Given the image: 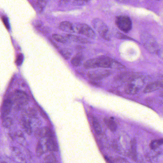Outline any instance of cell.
Wrapping results in <instances>:
<instances>
[{
  "label": "cell",
  "mask_w": 163,
  "mask_h": 163,
  "mask_svg": "<svg viewBox=\"0 0 163 163\" xmlns=\"http://www.w3.org/2000/svg\"><path fill=\"white\" fill-rule=\"evenodd\" d=\"M83 67L86 69L97 68L123 69L125 68V67L122 64L107 56H101L88 60L83 64Z\"/></svg>",
  "instance_id": "cell-1"
},
{
  "label": "cell",
  "mask_w": 163,
  "mask_h": 163,
  "mask_svg": "<svg viewBox=\"0 0 163 163\" xmlns=\"http://www.w3.org/2000/svg\"><path fill=\"white\" fill-rule=\"evenodd\" d=\"M140 38L143 45L145 49L150 53L156 55L160 45H159L156 39L147 32L142 33Z\"/></svg>",
  "instance_id": "cell-2"
},
{
  "label": "cell",
  "mask_w": 163,
  "mask_h": 163,
  "mask_svg": "<svg viewBox=\"0 0 163 163\" xmlns=\"http://www.w3.org/2000/svg\"><path fill=\"white\" fill-rule=\"evenodd\" d=\"M145 83V80L141 75L128 82L125 87V92L128 95L136 94L143 87Z\"/></svg>",
  "instance_id": "cell-3"
},
{
  "label": "cell",
  "mask_w": 163,
  "mask_h": 163,
  "mask_svg": "<svg viewBox=\"0 0 163 163\" xmlns=\"http://www.w3.org/2000/svg\"><path fill=\"white\" fill-rule=\"evenodd\" d=\"M92 23L93 28L97 30L102 37L106 40L110 39L108 27L102 20L98 18H95L93 20Z\"/></svg>",
  "instance_id": "cell-4"
},
{
  "label": "cell",
  "mask_w": 163,
  "mask_h": 163,
  "mask_svg": "<svg viewBox=\"0 0 163 163\" xmlns=\"http://www.w3.org/2000/svg\"><path fill=\"white\" fill-rule=\"evenodd\" d=\"M74 33L82 34L90 38H95V32L90 27L85 24H74Z\"/></svg>",
  "instance_id": "cell-5"
},
{
  "label": "cell",
  "mask_w": 163,
  "mask_h": 163,
  "mask_svg": "<svg viewBox=\"0 0 163 163\" xmlns=\"http://www.w3.org/2000/svg\"><path fill=\"white\" fill-rule=\"evenodd\" d=\"M116 23L119 29L125 33H128L132 29V21L129 17L126 15H120L117 17Z\"/></svg>",
  "instance_id": "cell-6"
},
{
  "label": "cell",
  "mask_w": 163,
  "mask_h": 163,
  "mask_svg": "<svg viewBox=\"0 0 163 163\" xmlns=\"http://www.w3.org/2000/svg\"><path fill=\"white\" fill-rule=\"evenodd\" d=\"M13 101L18 106H24L28 103V96L26 92L21 90H16L12 95Z\"/></svg>",
  "instance_id": "cell-7"
},
{
  "label": "cell",
  "mask_w": 163,
  "mask_h": 163,
  "mask_svg": "<svg viewBox=\"0 0 163 163\" xmlns=\"http://www.w3.org/2000/svg\"><path fill=\"white\" fill-rule=\"evenodd\" d=\"M111 72L109 70H98L89 72L88 76L92 80H100L109 76Z\"/></svg>",
  "instance_id": "cell-8"
},
{
  "label": "cell",
  "mask_w": 163,
  "mask_h": 163,
  "mask_svg": "<svg viewBox=\"0 0 163 163\" xmlns=\"http://www.w3.org/2000/svg\"><path fill=\"white\" fill-rule=\"evenodd\" d=\"M163 88V82L162 81H155L151 82L145 86L144 89V93H150L154 92Z\"/></svg>",
  "instance_id": "cell-9"
},
{
  "label": "cell",
  "mask_w": 163,
  "mask_h": 163,
  "mask_svg": "<svg viewBox=\"0 0 163 163\" xmlns=\"http://www.w3.org/2000/svg\"><path fill=\"white\" fill-rule=\"evenodd\" d=\"M12 106V101L11 99H6L3 101L2 108H1V116L2 117H8L9 114L10 113Z\"/></svg>",
  "instance_id": "cell-10"
},
{
  "label": "cell",
  "mask_w": 163,
  "mask_h": 163,
  "mask_svg": "<svg viewBox=\"0 0 163 163\" xmlns=\"http://www.w3.org/2000/svg\"><path fill=\"white\" fill-rule=\"evenodd\" d=\"M64 38L66 39L67 40L74 42L76 43H81V44H87V43H90V41L87 39L85 38L80 36H76V35H73V34H66Z\"/></svg>",
  "instance_id": "cell-11"
},
{
  "label": "cell",
  "mask_w": 163,
  "mask_h": 163,
  "mask_svg": "<svg viewBox=\"0 0 163 163\" xmlns=\"http://www.w3.org/2000/svg\"><path fill=\"white\" fill-rule=\"evenodd\" d=\"M36 135L41 138L46 137L48 138L54 137L52 131L48 127H45L39 129L36 132Z\"/></svg>",
  "instance_id": "cell-12"
},
{
  "label": "cell",
  "mask_w": 163,
  "mask_h": 163,
  "mask_svg": "<svg viewBox=\"0 0 163 163\" xmlns=\"http://www.w3.org/2000/svg\"><path fill=\"white\" fill-rule=\"evenodd\" d=\"M46 146L48 150L50 151L57 152L58 151V145L54 137L47 138Z\"/></svg>",
  "instance_id": "cell-13"
},
{
  "label": "cell",
  "mask_w": 163,
  "mask_h": 163,
  "mask_svg": "<svg viewBox=\"0 0 163 163\" xmlns=\"http://www.w3.org/2000/svg\"><path fill=\"white\" fill-rule=\"evenodd\" d=\"M59 28L64 31L69 33H74V24L68 21H64L61 23L59 25Z\"/></svg>",
  "instance_id": "cell-14"
},
{
  "label": "cell",
  "mask_w": 163,
  "mask_h": 163,
  "mask_svg": "<svg viewBox=\"0 0 163 163\" xmlns=\"http://www.w3.org/2000/svg\"><path fill=\"white\" fill-rule=\"evenodd\" d=\"M140 76H141V75L137 73L128 72L121 75L120 76V78L122 82H126L128 83L131 80H133V79L139 77Z\"/></svg>",
  "instance_id": "cell-15"
},
{
  "label": "cell",
  "mask_w": 163,
  "mask_h": 163,
  "mask_svg": "<svg viewBox=\"0 0 163 163\" xmlns=\"http://www.w3.org/2000/svg\"><path fill=\"white\" fill-rule=\"evenodd\" d=\"M131 156L134 161H137V142L135 139H132L130 142Z\"/></svg>",
  "instance_id": "cell-16"
},
{
  "label": "cell",
  "mask_w": 163,
  "mask_h": 163,
  "mask_svg": "<svg viewBox=\"0 0 163 163\" xmlns=\"http://www.w3.org/2000/svg\"><path fill=\"white\" fill-rule=\"evenodd\" d=\"M104 122L106 125L107 127L111 131L114 132L116 130L117 128V125L113 119L105 118V119H104Z\"/></svg>",
  "instance_id": "cell-17"
},
{
  "label": "cell",
  "mask_w": 163,
  "mask_h": 163,
  "mask_svg": "<svg viewBox=\"0 0 163 163\" xmlns=\"http://www.w3.org/2000/svg\"><path fill=\"white\" fill-rule=\"evenodd\" d=\"M92 123L93 130L97 135H99L102 132L101 125L98 120L95 117H93L92 119Z\"/></svg>",
  "instance_id": "cell-18"
},
{
  "label": "cell",
  "mask_w": 163,
  "mask_h": 163,
  "mask_svg": "<svg viewBox=\"0 0 163 163\" xmlns=\"http://www.w3.org/2000/svg\"><path fill=\"white\" fill-rule=\"evenodd\" d=\"M22 125L24 130L25 131L28 135H31L32 130L31 125L30 122L27 120L24 119L22 121Z\"/></svg>",
  "instance_id": "cell-19"
},
{
  "label": "cell",
  "mask_w": 163,
  "mask_h": 163,
  "mask_svg": "<svg viewBox=\"0 0 163 163\" xmlns=\"http://www.w3.org/2000/svg\"><path fill=\"white\" fill-rule=\"evenodd\" d=\"M83 60V56L82 55L78 54L72 59V64L75 67H78L82 64Z\"/></svg>",
  "instance_id": "cell-20"
},
{
  "label": "cell",
  "mask_w": 163,
  "mask_h": 163,
  "mask_svg": "<svg viewBox=\"0 0 163 163\" xmlns=\"http://www.w3.org/2000/svg\"><path fill=\"white\" fill-rule=\"evenodd\" d=\"M163 144V139L154 140L150 144V148L153 150H156L157 148Z\"/></svg>",
  "instance_id": "cell-21"
},
{
  "label": "cell",
  "mask_w": 163,
  "mask_h": 163,
  "mask_svg": "<svg viewBox=\"0 0 163 163\" xmlns=\"http://www.w3.org/2000/svg\"><path fill=\"white\" fill-rule=\"evenodd\" d=\"M2 125L4 127L6 128L10 127L12 125V119L8 117L3 118L2 120Z\"/></svg>",
  "instance_id": "cell-22"
},
{
  "label": "cell",
  "mask_w": 163,
  "mask_h": 163,
  "mask_svg": "<svg viewBox=\"0 0 163 163\" xmlns=\"http://www.w3.org/2000/svg\"><path fill=\"white\" fill-rule=\"evenodd\" d=\"M45 161L46 163H56L57 158L53 154H50L45 157Z\"/></svg>",
  "instance_id": "cell-23"
},
{
  "label": "cell",
  "mask_w": 163,
  "mask_h": 163,
  "mask_svg": "<svg viewBox=\"0 0 163 163\" xmlns=\"http://www.w3.org/2000/svg\"><path fill=\"white\" fill-rule=\"evenodd\" d=\"M53 38L56 41L61 43H65L66 42V39L62 36L57 34H53L52 36Z\"/></svg>",
  "instance_id": "cell-24"
},
{
  "label": "cell",
  "mask_w": 163,
  "mask_h": 163,
  "mask_svg": "<svg viewBox=\"0 0 163 163\" xmlns=\"http://www.w3.org/2000/svg\"><path fill=\"white\" fill-rule=\"evenodd\" d=\"M36 153L37 156H41L43 154V150L42 144L40 142H38L37 144V146L36 148Z\"/></svg>",
  "instance_id": "cell-25"
},
{
  "label": "cell",
  "mask_w": 163,
  "mask_h": 163,
  "mask_svg": "<svg viewBox=\"0 0 163 163\" xmlns=\"http://www.w3.org/2000/svg\"><path fill=\"white\" fill-rule=\"evenodd\" d=\"M23 61V56L22 54H19L17 57L16 63L18 66H20L22 64Z\"/></svg>",
  "instance_id": "cell-26"
},
{
  "label": "cell",
  "mask_w": 163,
  "mask_h": 163,
  "mask_svg": "<svg viewBox=\"0 0 163 163\" xmlns=\"http://www.w3.org/2000/svg\"><path fill=\"white\" fill-rule=\"evenodd\" d=\"M114 163H129L128 161L123 158H118L114 160Z\"/></svg>",
  "instance_id": "cell-27"
},
{
  "label": "cell",
  "mask_w": 163,
  "mask_h": 163,
  "mask_svg": "<svg viewBox=\"0 0 163 163\" xmlns=\"http://www.w3.org/2000/svg\"><path fill=\"white\" fill-rule=\"evenodd\" d=\"M156 55L159 56L161 58L163 59V46H160L159 48L158 51L157 52Z\"/></svg>",
  "instance_id": "cell-28"
},
{
  "label": "cell",
  "mask_w": 163,
  "mask_h": 163,
  "mask_svg": "<svg viewBox=\"0 0 163 163\" xmlns=\"http://www.w3.org/2000/svg\"><path fill=\"white\" fill-rule=\"evenodd\" d=\"M3 22L4 24H5V27H6V28L9 29V23H8V21L7 19L5 17H3Z\"/></svg>",
  "instance_id": "cell-29"
},
{
  "label": "cell",
  "mask_w": 163,
  "mask_h": 163,
  "mask_svg": "<svg viewBox=\"0 0 163 163\" xmlns=\"http://www.w3.org/2000/svg\"><path fill=\"white\" fill-rule=\"evenodd\" d=\"M28 114L31 116H34L35 115V113L33 110H30L29 111Z\"/></svg>",
  "instance_id": "cell-30"
},
{
  "label": "cell",
  "mask_w": 163,
  "mask_h": 163,
  "mask_svg": "<svg viewBox=\"0 0 163 163\" xmlns=\"http://www.w3.org/2000/svg\"><path fill=\"white\" fill-rule=\"evenodd\" d=\"M160 96L163 98V91H162L160 93Z\"/></svg>",
  "instance_id": "cell-31"
},
{
  "label": "cell",
  "mask_w": 163,
  "mask_h": 163,
  "mask_svg": "<svg viewBox=\"0 0 163 163\" xmlns=\"http://www.w3.org/2000/svg\"><path fill=\"white\" fill-rule=\"evenodd\" d=\"M0 163H6V162L4 160H0Z\"/></svg>",
  "instance_id": "cell-32"
}]
</instances>
